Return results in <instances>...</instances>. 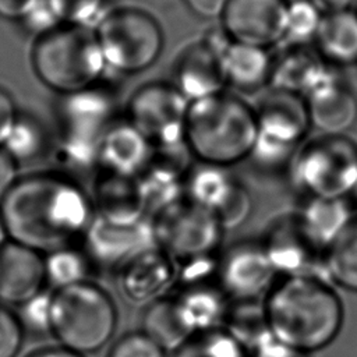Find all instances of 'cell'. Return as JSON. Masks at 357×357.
<instances>
[{
    "label": "cell",
    "mask_w": 357,
    "mask_h": 357,
    "mask_svg": "<svg viewBox=\"0 0 357 357\" xmlns=\"http://www.w3.org/2000/svg\"><path fill=\"white\" fill-rule=\"evenodd\" d=\"M287 4L289 0H227L219 26L231 40L271 50L282 45Z\"/></svg>",
    "instance_id": "4fadbf2b"
},
{
    "label": "cell",
    "mask_w": 357,
    "mask_h": 357,
    "mask_svg": "<svg viewBox=\"0 0 357 357\" xmlns=\"http://www.w3.org/2000/svg\"><path fill=\"white\" fill-rule=\"evenodd\" d=\"M39 0H0V15L21 20Z\"/></svg>",
    "instance_id": "f6af8a7d"
},
{
    "label": "cell",
    "mask_w": 357,
    "mask_h": 357,
    "mask_svg": "<svg viewBox=\"0 0 357 357\" xmlns=\"http://www.w3.org/2000/svg\"><path fill=\"white\" fill-rule=\"evenodd\" d=\"M170 294L191 336L223 326L230 300L218 283L173 289Z\"/></svg>",
    "instance_id": "d4e9b609"
},
{
    "label": "cell",
    "mask_w": 357,
    "mask_h": 357,
    "mask_svg": "<svg viewBox=\"0 0 357 357\" xmlns=\"http://www.w3.org/2000/svg\"><path fill=\"white\" fill-rule=\"evenodd\" d=\"M117 117L116 92L106 81L61 96L54 148V158L64 167L61 173L71 177L73 173H96L100 139Z\"/></svg>",
    "instance_id": "277c9868"
},
{
    "label": "cell",
    "mask_w": 357,
    "mask_h": 357,
    "mask_svg": "<svg viewBox=\"0 0 357 357\" xmlns=\"http://www.w3.org/2000/svg\"><path fill=\"white\" fill-rule=\"evenodd\" d=\"M325 269L336 284L357 293V216L325 252Z\"/></svg>",
    "instance_id": "4dcf8cb0"
},
{
    "label": "cell",
    "mask_w": 357,
    "mask_h": 357,
    "mask_svg": "<svg viewBox=\"0 0 357 357\" xmlns=\"http://www.w3.org/2000/svg\"><path fill=\"white\" fill-rule=\"evenodd\" d=\"M311 128L321 135H344L357 121V98L333 75L305 99Z\"/></svg>",
    "instance_id": "603a6c76"
},
{
    "label": "cell",
    "mask_w": 357,
    "mask_h": 357,
    "mask_svg": "<svg viewBox=\"0 0 357 357\" xmlns=\"http://www.w3.org/2000/svg\"><path fill=\"white\" fill-rule=\"evenodd\" d=\"M20 21L22 26L29 33L36 35V38L61 25L47 0H39Z\"/></svg>",
    "instance_id": "ab89813d"
},
{
    "label": "cell",
    "mask_w": 357,
    "mask_h": 357,
    "mask_svg": "<svg viewBox=\"0 0 357 357\" xmlns=\"http://www.w3.org/2000/svg\"><path fill=\"white\" fill-rule=\"evenodd\" d=\"M324 14L310 0H289L280 46L312 45Z\"/></svg>",
    "instance_id": "836d02e7"
},
{
    "label": "cell",
    "mask_w": 357,
    "mask_h": 357,
    "mask_svg": "<svg viewBox=\"0 0 357 357\" xmlns=\"http://www.w3.org/2000/svg\"><path fill=\"white\" fill-rule=\"evenodd\" d=\"M312 45L332 67L357 63V11L325 14Z\"/></svg>",
    "instance_id": "484cf974"
},
{
    "label": "cell",
    "mask_w": 357,
    "mask_h": 357,
    "mask_svg": "<svg viewBox=\"0 0 357 357\" xmlns=\"http://www.w3.org/2000/svg\"><path fill=\"white\" fill-rule=\"evenodd\" d=\"M278 273L261 241H240L219 254L218 283L230 301H264Z\"/></svg>",
    "instance_id": "7c38bea8"
},
{
    "label": "cell",
    "mask_w": 357,
    "mask_h": 357,
    "mask_svg": "<svg viewBox=\"0 0 357 357\" xmlns=\"http://www.w3.org/2000/svg\"><path fill=\"white\" fill-rule=\"evenodd\" d=\"M255 137V107L237 93L190 102L184 141L197 163L230 169L250 159Z\"/></svg>",
    "instance_id": "3957f363"
},
{
    "label": "cell",
    "mask_w": 357,
    "mask_h": 357,
    "mask_svg": "<svg viewBox=\"0 0 357 357\" xmlns=\"http://www.w3.org/2000/svg\"><path fill=\"white\" fill-rule=\"evenodd\" d=\"M254 107L257 137L250 159L266 170L289 167L311 130L305 100L269 88Z\"/></svg>",
    "instance_id": "9c48e42d"
},
{
    "label": "cell",
    "mask_w": 357,
    "mask_h": 357,
    "mask_svg": "<svg viewBox=\"0 0 357 357\" xmlns=\"http://www.w3.org/2000/svg\"><path fill=\"white\" fill-rule=\"evenodd\" d=\"M81 243L93 265L110 268H120L137 254L156 245L151 218L135 225H121L107 222L96 215Z\"/></svg>",
    "instance_id": "9a60e30c"
},
{
    "label": "cell",
    "mask_w": 357,
    "mask_h": 357,
    "mask_svg": "<svg viewBox=\"0 0 357 357\" xmlns=\"http://www.w3.org/2000/svg\"><path fill=\"white\" fill-rule=\"evenodd\" d=\"M0 213L11 241L43 255L81 241L95 216L91 194L59 170L20 177Z\"/></svg>",
    "instance_id": "6da1fadb"
},
{
    "label": "cell",
    "mask_w": 357,
    "mask_h": 357,
    "mask_svg": "<svg viewBox=\"0 0 357 357\" xmlns=\"http://www.w3.org/2000/svg\"><path fill=\"white\" fill-rule=\"evenodd\" d=\"M317 275L282 276L264 300L269 332L307 354L329 346L343 324L340 297Z\"/></svg>",
    "instance_id": "7a4b0ae2"
},
{
    "label": "cell",
    "mask_w": 357,
    "mask_h": 357,
    "mask_svg": "<svg viewBox=\"0 0 357 357\" xmlns=\"http://www.w3.org/2000/svg\"><path fill=\"white\" fill-rule=\"evenodd\" d=\"M142 332L165 351L177 350L191 337L180 318L172 294L151 303L142 315Z\"/></svg>",
    "instance_id": "83f0119b"
},
{
    "label": "cell",
    "mask_w": 357,
    "mask_h": 357,
    "mask_svg": "<svg viewBox=\"0 0 357 357\" xmlns=\"http://www.w3.org/2000/svg\"><path fill=\"white\" fill-rule=\"evenodd\" d=\"M173 357H250L248 350L223 328L191 336Z\"/></svg>",
    "instance_id": "d6a6232c"
},
{
    "label": "cell",
    "mask_w": 357,
    "mask_h": 357,
    "mask_svg": "<svg viewBox=\"0 0 357 357\" xmlns=\"http://www.w3.org/2000/svg\"><path fill=\"white\" fill-rule=\"evenodd\" d=\"M294 216L310 243L325 254L356 215L347 198H304Z\"/></svg>",
    "instance_id": "cb8c5ba5"
},
{
    "label": "cell",
    "mask_w": 357,
    "mask_h": 357,
    "mask_svg": "<svg viewBox=\"0 0 357 357\" xmlns=\"http://www.w3.org/2000/svg\"><path fill=\"white\" fill-rule=\"evenodd\" d=\"M152 144L124 116H119L103 134L96 172L137 178L148 166Z\"/></svg>",
    "instance_id": "44dd1931"
},
{
    "label": "cell",
    "mask_w": 357,
    "mask_h": 357,
    "mask_svg": "<svg viewBox=\"0 0 357 357\" xmlns=\"http://www.w3.org/2000/svg\"><path fill=\"white\" fill-rule=\"evenodd\" d=\"M252 212V197L250 190L237 180L230 195L213 213L223 231L243 226Z\"/></svg>",
    "instance_id": "d590c367"
},
{
    "label": "cell",
    "mask_w": 357,
    "mask_h": 357,
    "mask_svg": "<svg viewBox=\"0 0 357 357\" xmlns=\"http://www.w3.org/2000/svg\"><path fill=\"white\" fill-rule=\"evenodd\" d=\"M151 220L156 247L176 265L219 254L225 231L216 216L187 198L156 213Z\"/></svg>",
    "instance_id": "30bf717a"
},
{
    "label": "cell",
    "mask_w": 357,
    "mask_h": 357,
    "mask_svg": "<svg viewBox=\"0 0 357 357\" xmlns=\"http://www.w3.org/2000/svg\"><path fill=\"white\" fill-rule=\"evenodd\" d=\"M176 283V264L160 248L151 247L119 268V287L132 304H146L170 294Z\"/></svg>",
    "instance_id": "2e32d148"
},
{
    "label": "cell",
    "mask_w": 357,
    "mask_h": 357,
    "mask_svg": "<svg viewBox=\"0 0 357 357\" xmlns=\"http://www.w3.org/2000/svg\"><path fill=\"white\" fill-rule=\"evenodd\" d=\"M190 102L172 82L151 81L130 95L124 117L146 137L152 146L184 142Z\"/></svg>",
    "instance_id": "8fae6325"
},
{
    "label": "cell",
    "mask_w": 357,
    "mask_h": 357,
    "mask_svg": "<svg viewBox=\"0 0 357 357\" xmlns=\"http://www.w3.org/2000/svg\"><path fill=\"white\" fill-rule=\"evenodd\" d=\"M333 75L336 71L319 56L314 45L282 46L273 56L268 86L305 99Z\"/></svg>",
    "instance_id": "ffe728a7"
},
{
    "label": "cell",
    "mask_w": 357,
    "mask_h": 357,
    "mask_svg": "<svg viewBox=\"0 0 357 357\" xmlns=\"http://www.w3.org/2000/svg\"><path fill=\"white\" fill-rule=\"evenodd\" d=\"M45 255L8 240L0 248V304L20 308L46 290Z\"/></svg>",
    "instance_id": "d6986e66"
},
{
    "label": "cell",
    "mask_w": 357,
    "mask_h": 357,
    "mask_svg": "<svg viewBox=\"0 0 357 357\" xmlns=\"http://www.w3.org/2000/svg\"><path fill=\"white\" fill-rule=\"evenodd\" d=\"M185 7L202 20H220L227 0H183Z\"/></svg>",
    "instance_id": "7bdbcfd3"
},
{
    "label": "cell",
    "mask_w": 357,
    "mask_h": 357,
    "mask_svg": "<svg viewBox=\"0 0 357 357\" xmlns=\"http://www.w3.org/2000/svg\"><path fill=\"white\" fill-rule=\"evenodd\" d=\"M61 24L93 28L109 10L107 0H47Z\"/></svg>",
    "instance_id": "e575fe53"
},
{
    "label": "cell",
    "mask_w": 357,
    "mask_h": 357,
    "mask_svg": "<svg viewBox=\"0 0 357 357\" xmlns=\"http://www.w3.org/2000/svg\"><path fill=\"white\" fill-rule=\"evenodd\" d=\"M49 145L43 123L32 114H18L15 124L3 144V149L17 162H31L42 156Z\"/></svg>",
    "instance_id": "1f68e13d"
},
{
    "label": "cell",
    "mask_w": 357,
    "mask_h": 357,
    "mask_svg": "<svg viewBox=\"0 0 357 357\" xmlns=\"http://www.w3.org/2000/svg\"><path fill=\"white\" fill-rule=\"evenodd\" d=\"M8 234H7V230H6V226H4V222H3V218H1V213H0V248L8 241Z\"/></svg>",
    "instance_id": "c3c4849f"
},
{
    "label": "cell",
    "mask_w": 357,
    "mask_h": 357,
    "mask_svg": "<svg viewBox=\"0 0 357 357\" xmlns=\"http://www.w3.org/2000/svg\"><path fill=\"white\" fill-rule=\"evenodd\" d=\"M93 262L82 247L66 245L45 254L47 286L54 290L89 282Z\"/></svg>",
    "instance_id": "f1b7e54d"
},
{
    "label": "cell",
    "mask_w": 357,
    "mask_h": 357,
    "mask_svg": "<svg viewBox=\"0 0 357 357\" xmlns=\"http://www.w3.org/2000/svg\"><path fill=\"white\" fill-rule=\"evenodd\" d=\"M289 176L303 198H349L357 188V144L346 135L310 138L291 159Z\"/></svg>",
    "instance_id": "ba28073f"
},
{
    "label": "cell",
    "mask_w": 357,
    "mask_h": 357,
    "mask_svg": "<svg viewBox=\"0 0 357 357\" xmlns=\"http://www.w3.org/2000/svg\"><path fill=\"white\" fill-rule=\"evenodd\" d=\"M324 15L349 10L354 0H310Z\"/></svg>",
    "instance_id": "bcb514c9"
},
{
    "label": "cell",
    "mask_w": 357,
    "mask_h": 357,
    "mask_svg": "<svg viewBox=\"0 0 357 357\" xmlns=\"http://www.w3.org/2000/svg\"><path fill=\"white\" fill-rule=\"evenodd\" d=\"M93 31L109 73L134 75L146 71L163 52L160 22L138 6L109 8Z\"/></svg>",
    "instance_id": "52a82bcc"
},
{
    "label": "cell",
    "mask_w": 357,
    "mask_h": 357,
    "mask_svg": "<svg viewBox=\"0 0 357 357\" xmlns=\"http://www.w3.org/2000/svg\"><path fill=\"white\" fill-rule=\"evenodd\" d=\"M237 178L230 169L197 163L185 177L184 198L215 213L230 195Z\"/></svg>",
    "instance_id": "4316f807"
},
{
    "label": "cell",
    "mask_w": 357,
    "mask_h": 357,
    "mask_svg": "<svg viewBox=\"0 0 357 357\" xmlns=\"http://www.w3.org/2000/svg\"><path fill=\"white\" fill-rule=\"evenodd\" d=\"M172 84L194 102L226 91V78L218 50L201 38L184 46L174 60Z\"/></svg>",
    "instance_id": "e0dca14e"
},
{
    "label": "cell",
    "mask_w": 357,
    "mask_h": 357,
    "mask_svg": "<svg viewBox=\"0 0 357 357\" xmlns=\"http://www.w3.org/2000/svg\"><path fill=\"white\" fill-rule=\"evenodd\" d=\"M17 166L18 163L0 146V202L20 178Z\"/></svg>",
    "instance_id": "ee69618b"
},
{
    "label": "cell",
    "mask_w": 357,
    "mask_h": 357,
    "mask_svg": "<svg viewBox=\"0 0 357 357\" xmlns=\"http://www.w3.org/2000/svg\"><path fill=\"white\" fill-rule=\"evenodd\" d=\"M91 199L95 215L121 225H135L149 219L137 178L96 172Z\"/></svg>",
    "instance_id": "7402d4cb"
},
{
    "label": "cell",
    "mask_w": 357,
    "mask_h": 357,
    "mask_svg": "<svg viewBox=\"0 0 357 357\" xmlns=\"http://www.w3.org/2000/svg\"><path fill=\"white\" fill-rule=\"evenodd\" d=\"M25 357H85V356L74 353V351L57 344V346L36 349V350L28 353Z\"/></svg>",
    "instance_id": "7dc6e473"
},
{
    "label": "cell",
    "mask_w": 357,
    "mask_h": 357,
    "mask_svg": "<svg viewBox=\"0 0 357 357\" xmlns=\"http://www.w3.org/2000/svg\"><path fill=\"white\" fill-rule=\"evenodd\" d=\"M116 325L112 297L93 282L52 291L50 335L59 346L82 356L95 353L109 343Z\"/></svg>",
    "instance_id": "8992f818"
},
{
    "label": "cell",
    "mask_w": 357,
    "mask_h": 357,
    "mask_svg": "<svg viewBox=\"0 0 357 357\" xmlns=\"http://www.w3.org/2000/svg\"><path fill=\"white\" fill-rule=\"evenodd\" d=\"M250 357H310L307 353L293 349L280 340H278L272 333L262 339L251 351Z\"/></svg>",
    "instance_id": "60d3db41"
},
{
    "label": "cell",
    "mask_w": 357,
    "mask_h": 357,
    "mask_svg": "<svg viewBox=\"0 0 357 357\" xmlns=\"http://www.w3.org/2000/svg\"><path fill=\"white\" fill-rule=\"evenodd\" d=\"M25 335L18 315L0 304V357H18Z\"/></svg>",
    "instance_id": "74e56055"
},
{
    "label": "cell",
    "mask_w": 357,
    "mask_h": 357,
    "mask_svg": "<svg viewBox=\"0 0 357 357\" xmlns=\"http://www.w3.org/2000/svg\"><path fill=\"white\" fill-rule=\"evenodd\" d=\"M31 61L38 78L61 96L106 81V67L93 28L61 24L36 38Z\"/></svg>",
    "instance_id": "5b68a950"
},
{
    "label": "cell",
    "mask_w": 357,
    "mask_h": 357,
    "mask_svg": "<svg viewBox=\"0 0 357 357\" xmlns=\"http://www.w3.org/2000/svg\"><path fill=\"white\" fill-rule=\"evenodd\" d=\"M107 357H166V351L141 331L120 337Z\"/></svg>",
    "instance_id": "f35d334b"
},
{
    "label": "cell",
    "mask_w": 357,
    "mask_h": 357,
    "mask_svg": "<svg viewBox=\"0 0 357 357\" xmlns=\"http://www.w3.org/2000/svg\"><path fill=\"white\" fill-rule=\"evenodd\" d=\"M204 38L218 50L227 86L252 92L269 85L273 54L269 49L231 40L220 26Z\"/></svg>",
    "instance_id": "ac0fdd59"
},
{
    "label": "cell",
    "mask_w": 357,
    "mask_h": 357,
    "mask_svg": "<svg viewBox=\"0 0 357 357\" xmlns=\"http://www.w3.org/2000/svg\"><path fill=\"white\" fill-rule=\"evenodd\" d=\"M18 114L20 113L17 112L11 93L6 88L0 86V146H3L10 135Z\"/></svg>",
    "instance_id": "b9f144b4"
},
{
    "label": "cell",
    "mask_w": 357,
    "mask_h": 357,
    "mask_svg": "<svg viewBox=\"0 0 357 357\" xmlns=\"http://www.w3.org/2000/svg\"><path fill=\"white\" fill-rule=\"evenodd\" d=\"M222 328L250 353L271 333L264 301H230Z\"/></svg>",
    "instance_id": "f546056e"
},
{
    "label": "cell",
    "mask_w": 357,
    "mask_h": 357,
    "mask_svg": "<svg viewBox=\"0 0 357 357\" xmlns=\"http://www.w3.org/2000/svg\"><path fill=\"white\" fill-rule=\"evenodd\" d=\"M52 291L43 290L18 308V318L25 333L50 335Z\"/></svg>",
    "instance_id": "8d00e7d4"
},
{
    "label": "cell",
    "mask_w": 357,
    "mask_h": 357,
    "mask_svg": "<svg viewBox=\"0 0 357 357\" xmlns=\"http://www.w3.org/2000/svg\"><path fill=\"white\" fill-rule=\"evenodd\" d=\"M259 241L278 275H317L328 279L325 254L310 243L294 213L275 219Z\"/></svg>",
    "instance_id": "5bb4252c"
}]
</instances>
